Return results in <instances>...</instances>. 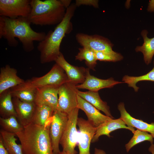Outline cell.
Returning <instances> with one entry per match:
<instances>
[{
  "instance_id": "2",
  "label": "cell",
  "mask_w": 154,
  "mask_h": 154,
  "mask_svg": "<svg viewBox=\"0 0 154 154\" xmlns=\"http://www.w3.org/2000/svg\"><path fill=\"white\" fill-rule=\"evenodd\" d=\"M77 6L73 3L66 9L62 21L53 31H49L44 38L39 42L37 49L40 53V62L45 64L55 61L61 52L60 49L62 41L66 34L72 30L71 20L75 13Z\"/></svg>"
},
{
  "instance_id": "1",
  "label": "cell",
  "mask_w": 154,
  "mask_h": 154,
  "mask_svg": "<svg viewBox=\"0 0 154 154\" xmlns=\"http://www.w3.org/2000/svg\"><path fill=\"white\" fill-rule=\"evenodd\" d=\"M31 24L27 18L11 19L0 17V38L6 39L9 46L15 47L18 44L15 38H18L24 50L30 52L34 49V42L41 41L46 35L44 32L33 30Z\"/></svg>"
},
{
  "instance_id": "36",
  "label": "cell",
  "mask_w": 154,
  "mask_h": 154,
  "mask_svg": "<svg viewBox=\"0 0 154 154\" xmlns=\"http://www.w3.org/2000/svg\"><path fill=\"white\" fill-rule=\"evenodd\" d=\"M148 150L152 154H154V144L153 143L151 144Z\"/></svg>"
},
{
  "instance_id": "6",
  "label": "cell",
  "mask_w": 154,
  "mask_h": 154,
  "mask_svg": "<svg viewBox=\"0 0 154 154\" xmlns=\"http://www.w3.org/2000/svg\"><path fill=\"white\" fill-rule=\"evenodd\" d=\"M31 10V0H0V17L11 19L28 18Z\"/></svg>"
},
{
  "instance_id": "30",
  "label": "cell",
  "mask_w": 154,
  "mask_h": 154,
  "mask_svg": "<svg viewBox=\"0 0 154 154\" xmlns=\"http://www.w3.org/2000/svg\"><path fill=\"white\" fill-rule=\"evenodd\" d=\"M95 52L97 60L116 62L120 61L123 58V56L121 54L115 51L113 52Z\"/></svg>"
},
{
  "instance_id": "15",
  "label": "cell",
  "mask_w": 154,
  "mask_h": 154,
  "mask_svg": "<svg viewBox=\"0 0 154 154\" xmlns=\"http://www.w3.org/2000/svg\"><path fill=\"white\" fill-rule=\"evenodd\" d=\"M12 100L20 123L24 127L32 123L35 107V102H23L15 97H12Z\"/></svg>"
},
{
  "instance_id": "26",
  "label": "cell",
  "mask_w": 154,
  "mask_h": 154,
  "mask_svg": "<svg viewBox=\"0 0 154 154\" xmlns=\"http://www.w3.org/2000/svg\"><path fill=\"white\" fill-rule=\"evenodd\" d=\"M75 59L80 61L84 60L88 68L93 70L97 64L95 52L86 47L79 48V52L75 56Z\"/></svg>"
},
{
  "instance_id": "34",
  "label": "cell",
  "mask_w": 154,
  "mask_h": 154,
  "mask_svg": "<svg viewBox=\"0 0 154 154\" xmlns=\"http://www.w3.org/2000/svg\"><path fill=\"white\" fill-rule=\"evenodd\" d=\"M62 4L66 9L70 5L71 0H60Z\"/></svg>"
},
{
  "instance_id": "3",
  "label": "cell",
  "mask_w": 154,
  "mask_h": 154,
  "mask_svg": "<svg viewBox=\"0 0 154 154\" xmlns=\"http://www.w3.org/2000/svg\"><path fill=\"white\" fill-rule=\"evenodd\" d=\"M49 124L42 126L31 123L16 133L24 154H54L49 133Z\"/></svg>"
},
{
  "instance_id": "24",
  "label": "cell",
  "mask_w": 154,
  "mask_h": 154,
  "mask_svg": "<svg viewBox=\"0 0 154 154\" xmlns=\"http://www.w3.org/2000/svg\"><path fill=\"white\" fill-rule=\"evenodd\" d=\"M0 132L4 145L9 154H24L21 145L16 142L17 139L15 137L16 133L3 129H1Z\"/></svg>"
},
{
  "instance_id": "17",
  "label": "cell",
  "mask_w": 154,
  "mask_h": 154,
  "mask_svg": "<svg viewBox=\"0 0 154 154\" xmlns=\"http://www.w3.org/2000/svg\"><path fill=\"white\" fill-rule=\"evenodd\" d=\"M59 87L50 86L37 88L35 103L47 104L50 106L54 111L58 110Z\"/></svg>"
},
{
  "instance_id": "28",
  "label": "cell",
  "mask_w": 154,
  "mask_h": 154,
  "mask_svg": "<svg viewBox=\"0 0 154 154\" xmlns=\"http://www.w3.org/2000/svg\"><path fill=\"white\" fill-rule=\"evenodd\" d=\"M153 64V68L146 74L139 76L125 75L123 77L122 81L127 84L129 86L132 87L135 92H137L139 88L137 86L136 84L138 82L145 80L154 82V60Z\"/></svg>"
},
{
  "instance_id": "5",
  "label": "cell",
  "mask_w": 154,
  "mask_h": 154,
  "mask_svg": "<svg viewBox=\"0 0 154 154\" xmlns=\"http://www.w3.org/2000/svg\"><path fill=\"white\" fill-rule=\"evenodd\" d=\"M79 110L77 108H75L68 115V120L60 142L62 150L70 154L77 153L75 148L78 143L76 125Z\"/></svg>"
},
{
  "instance_id": "29",
  "label": "cell",
  "mask_w": 154,
  "mask_h": 154,
  "mask_svg": "<svg viewBox=\"0 0 154 154\" xmlns=\"http://www.w3.org/2000/svg\"><path fill=\"white\" fill-rule=\"evenodd\" d=\"M133 135L128 143L125 144L126 151L128 152L135 145L143 141H147L151 144L153 143V138L152 135L148 132L137 129L135 130Z\"/></svg>"
},
{
  "instance_id": "33",
  "label": "cell",
  "mask_w": 154,
  "mask_h": 154,
  "mask_svg": "<svg viewBox=\"0 0 154 154\" xmlns=\"http://www.w3.org/2000/svg\"><path fill=\"white\" fill-rule=\"evenodd\" d=\"M147 10L149 12L154 13V0H151L149 1Z\"/></svg>"
},
{
  "instance_id": "19",
  "label": "cell",
  "mask_w": 154,
  "mask_h": 154,
  "mask_svg": "<svg viewBox=\"0 0 154 154\" xmlns=\"http://www.w3.org/2000/svg\"><path fill=\"white\" fill-rule=\"evenodd\" d=\"M12 97L27 102H35L37 88L28 80L23 83L9 89Z\"/></svg>"
},
{
  "instance_id": "21",
  "label": "cell",
  "mask_w": 154,
  "mask_h": 154,
  "mask_svg": "<svg viewBox=\"0 0 154 154\" xmlns=\"http://www.w3.org/2000/svg\"><path fill=\"white\" fill-rule=\"evenodd\" d=\"M35 104V107L32 123L42 126L49 124L54 111L53 109L46 104Z\"/></svg>"
},
{
  "instance_id": "12",
  "label": "cell",
  "mask_w": 154,
  "mask_h": 154,
  "mask_svg": "<svg viewBox=\"0 0 154 154\" xmlns=\"http://www.w3.org/2000/svg\"><path fill=\"white\" fill-rule=\"evenodd\" d=\"M55 61L64 70L68 77V82L76 85L81 84L84 82L86 68L70 64L66 61L61 52Z\"/></svg>"
},
{
  "instance_id": "4",
  "label": "cell",
  "mask_w": 154,
  "mask_h": 154,
  "mask_svg": "<svg viewBox=\"0 0 154 154\" xmlns=\"http://www.w3.org/2000/svg\"><path fill=\"white\" fill-rule=\"evenodd\" d=\"M28 19L31 23L45 26L58 24L63 20L66 9L60 0H31Z\"/></svg>"
},
{
  "instance_id": "32",
  "label": "cell",
  "mask_w": 154,
  "mask_h": 154,
  "mask_svg": "<svg viewBox=\"0 0 154 154\" xmlns=\"http://www.w3.org/2000/svg\"><path fill=\"white\" fill-rule=\"evenodd\" d=\"M0 154H9L5 148L2 138L0 136Z\"/></svg>"
},
{
  "instance_id": "22",
  "label": "cell",
  "mask_w": 154,
  "mask_h": 154,
  "mask_svg": "<svg viewBox=\"0 0 154 154\" xmlns=\"http://www.w3.org/2000/svg\"><path fill=\"white\" fill-rule=\"evenodd\" d=\"M78 95L89 103L99 110L102 111L106 115L113 119L107 103L102 101L97 92L88 91L82 92L77 90Z\"/></svg>"
},
{
  "instance_id": "10",
  "label": "cell",
  "mask_w": 154,
  "mask_h": 154,
  "mask_svg": "<svg viewBox=\"0 0 154 154\" xmlns=\"http://www.w3.org/2000/svg\"><path fill=\"white\" fill-rule=\"evenodd\" d=\"M77 42L82 47L95 52H113L114 44L108 38L97 35H89L79 33L76 36Z\"/></svg>"
},
{
  "instance_id": "9",
  "label": "cell",
  "mask_w": 154,
  "mask_h": 154,
  "mask_svg": "<svg viewBox=\"0 0 154 154\" xmlns=\"http://www.w3.org/2000/svg\"><path fill=\"white\" fill-rule=\"evenodd\" d=\"M36 88L47 86H60L68 82V77L64 70L56 63L50 71L44 75L40 77H33L30 79Z\"/></svg>"
},
{
  "instance_id": "11",
  "label": "cell",
  "mask_w": 154,
  "mask_h": 154,
  "mask_svg": "<svg viewBox=\"0 0 154 154\" xmlns=\"http://www.w3.org/2000/svg\"><path fill=\"white\" fill-rule=\"evenodd\" d=\"M77 125L79 128L78 136L79 154H90V143L97 127L82 118H78Z\"/></svg>"
},
{
  "instance_id": "18",
  "label": "cell",
  "mask_w": 154,
  "mask_h": 154,
  "mask_svg": "<svg viewBox=\"0 0 154 154\" xmlns=\"http://www.w3.org/2000/svg\"><path fill=\"white\" fill-rule=\"evenodd\" d=\"M118 108L121 115L119 118L124 122L127 126L149 132L154 138V123L149 124L141 120L133 117L126 111L123 102L120 103L118 104Z\"/></svg>"
},
{
  "instance_id": "16",
  "label": "cell",
  "mask_w": 154,
  "mask_h": 154,
  "mask_svg": "<svg viewBox=\"0 0 154 154\" xmlns=\"http://www.w3.org/2000/svg\"><path fill=\"white\" fill-rule=\"evenodd\" d=\"M0 71V94L25 81L17 76V70L9 65L1 68Z\"/></svg>"
},
{
  "instance_id": "23",
  "label": "cell",
  "mask_w": 154,
  "mask_h": 154,
  "mask_svg": "<svg viewBox=\"0 0 154 154\" xmlns=\"http://www.w3.org/2000/svg\"><path fill=\"white\" fill-rule=\"evenodd\" d=\"M148 33L146 30L142 31L141 35L143 39V44L141 46H136L135 49L136 52L142 53L144 61L147 65L151 63L154 55V37L149 38L147 36Z\"/></svg>"
},
{
  "instance_id": "37",
  "label": "cell",
  "mask_w": 154,
  "mask_h": 154,
  "mask_svg": "<svg viewBox=\"0 0 154 154\" xmlns=\"http://www.w3.org/2000/svg\"><path fill=\"white\" fill-rule=\"evenodd\" d=\"M58 154H70L66 151L62 150Z\"/></svg>"
},
{
  "instance_id": "25",
  "label": "cell",
  "mask_w": 154,
  "mask_h": 154,
  "mask_svg": "<svg viewBox=\"0 0 154 154\" xmlns=\"http://www.w3.org/2000/svg\"><path fill=\"white\" fill-rule=\"evenodd\" d=\"M0 114L2 117L12 116L17 117L9 89L0 94Z\"/></svg>"
},
{
  "instance_id": "20",
  "label": "cell",
  "mask_w": 154,
  "mask_h": 154,
  "mask_svg": "<svg viewBox=\"0 0 154 154\" xmlns=\"http://www.w3.org/2000/svg\"><path fill=\"white\" fill-rule=\"evenodd\" d=\"M128 129L133 133L135 130L134 128L128 127L120 118L116 119H111L106 121L97 127L96 133L92 140V143L97 141L101 136L106 135L111 137L110 133L112 131L119 129Z\"/></svg>"
},
{
  "instance_id": "14",
  "label": "cell",
  "mask_w": 154,
  "mask_h": 154,
  "mask_svg": "<svg viewBox=\"0 0 154 154\" xmlns=\"http://www.w3.org/2000/svg\"><path fill=\"white\" fill-rule=\"evenodd\" d=\"M77 108L83 110L88 121L93 126L98 127L107 120L112 119L102 114L99 110L78 95Z\"/></svg>"
},
{
  "instance_id": "35",
  "label": "cell",
  "mask_w": 154,
  "mask_h": 154,
  "mask_svg": "<svg viewBox=\"0 0 154 154\" xmlns=\"http://www.w3.org/2000/svg\"><path fill=\"white\" fill-rule=\"evenodd\" d=\"M94 154H106V153L103 150L95 148Z\"/></svg>"
},
{
  "instance_id": "7",
  "label": "cell",
  "mask_w": 154,
  "mask_h": 154,
  "mask_svg": "<svg viewBox=\"0 0 154 154\" xmlns=\"http://www.w3.org/2000/svg\"><path fill=\"white\" fill-rule=\"evenodd\" d=\"M76 85L67 82L58 88V110L68 115L77 108L78 89Z\"/></svg>"
},
{
  "instance_id": "27",
  "label": "cell",
  "mask_w": 154,
  "mask_h": 154,
  "mask_svg": "<svg viewBox=\"0 0 154 154\" xmlns=\"http://www.w3.org/2000/svg\"><path fill=\"white\" fill-rule=\"evenodd\" d=\"M12 116L7 117H0V124L3 129L9 132L16 133L22 131L24 127Z\"/></svg>"
},
{
  "instance_id": "13",
  "label": "cell",
  "mask_w": 154,
  "mask_h": 154,
  "mask_svg": "<svg viewBox=\"0 0 154 154\" xmlns=\"http://www.w3.org/2000/svg\"><path fill=\"white\" fill-rule=\"evenodd\" d=\"M89 70L88 68H86L85 80L82 83L76 86L77 89H86L97 92L101 89L111 88L116 84L124 83L115 80L112 78L105 80L98 78L91 75Z\"/></svg>"
},
{
  "instance_id": "8",
  "label": "cell",
  "mask_w": 154,
  "mask_h": 154,
  "mask_svg": "<svg viewBox=\"0 0 154 154\" xmlns=\"http://www.w3.org/2000/svg\"><path fill=\"white\" fill-rule=\"evenodd\" d=\"M68 115L58 110L54 111L49 126V133L54 154H58L60 141L68 120Z\"/></svg>"
},
{
  "instance_id": "31",
  "label": "cell",
  "mask_w": 154,
  "mask_h": 154,
  "mask_svg": "<svg viewBox=\"0 0 154 154\" xmlns=\"http://www.w3.org/2000/svg\"><path fill=\"white\" fill-rule=\"evenodd\" d=\"M75 4L77 7L84 5L92 6L95 8L99 7L98 1L96 0H77Z\"/></svg>"
}]
</instances>
